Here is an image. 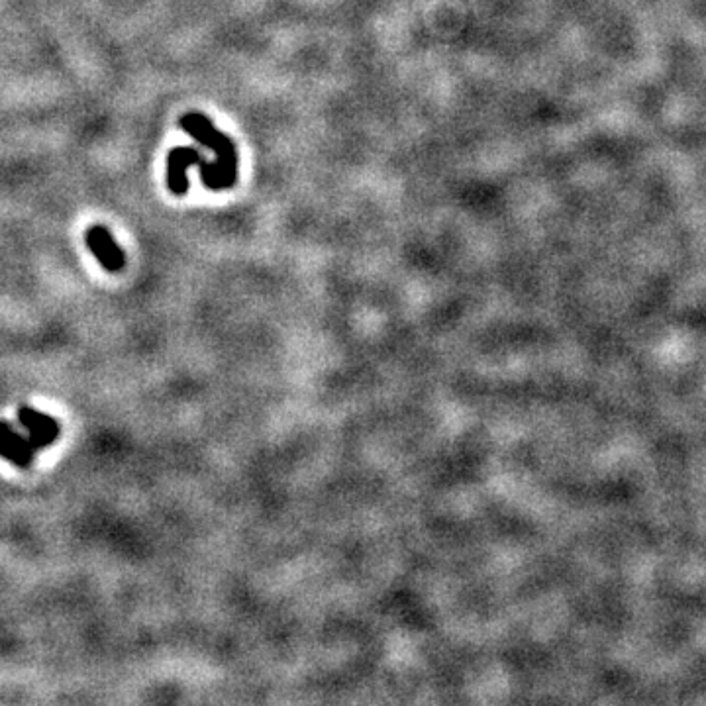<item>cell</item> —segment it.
I'll use <instances>...</instances> for the list:
<instances>
[{
    "mask_svg": "<svg viewBox=\"0 0 706 706\" xmlns=\"http://www.w3.org/2000/svg\"><path fill=\"white\" fill-rule=\"evenodd\" d=\"M191 167H199L201 181L210 191H228L238 179L230 177L218 163H208L195 148H175L167 155V187L175 197H183L189 191Z\"/></svg>",
    "mask_w": 706,
    "mask_h": 706,
    "instance_id": "cell-1",
    "label": "cell"
},
{
    "mask_svg": "<svg viewBox=\"0 0 706 706\" xmlns=\"http://www.w3.org/2000/svg\"><path fill=\"white\" fill-rule=\"evenodd\" d=\"M179 126L183 128V132L193 136L204 148L216 153V163L230 177L238 179L240 159H238L236 144L224 132H220L208 116H204L201 112H189V114L181 116Z\"/></svg>",
    "mask_w": 706,
    "mask_h": 706,
    "instance_id": "cell-2",
    "label": "cell"
},
{
    "mask_svg": "<svg viewBox=\"0 0 706 706\" xmlns=\"http://www.w3.org/2000/svg\"><path fill=\"white\" fill-rule=\"evenodd\" d=\"M85 244L106 271L120 273L124 269L126 255L104 226H91L85 232Z\"/></svg>",
    "mask_w": 706,
    "mask_h": 706,
    "instance_id": "cell-3",
    "label": "cell"
},
{
    "mask_svg": "<svg viewBox=\"0 0 706 706\" xmlns=\"http://www.w3.org/2000/svg\"><path fill=\"white\" fill-rule=\"evenodd\" d=\"M18 420L20 424L28 430V440L32 444V448L36 452L50 448L51 444L59 438V424L55 418H51L48 414H42L38 410H34L32 406H20L18 410Z\"/></svg>",
    "mask_w": 706,
    "mask_h": 706,
    "instance_id": "cell-4",
    "label": "cell"
},
{
    "mask_svg": "<svg viewBox=\"0 0 706 706\" xmlns=\"http://www.w3.org/2000/svg\"><path fill=\"white\" fill-rule=\"evenodd\" d=\"M0 432L12 442V446L22 454V457L24 459H28L30 463H34V455H36V450L32 448V444H30V440L28 438H24V436H20L18 432H14L12 430V426L8 424V422H4V420H0Z\"/></svg>",
    "mask_w": 706,
    "mask_h": 706,
    "instance_id": "cell-5",
    "label": "cell"
},
{
    "mask_svg": "<svg viewBox=\"0 0 706 706\" xmlns=\"http://www.w3.org/2000/svg\"><path fill=\"white\" fill-rule=\"evenodd\" d=\"M0 455L4 459H8L10 463H14L16 467H22V469H28L32 465L28 459L22 457V454L12 446V442L2 432H0Z\"/></svg>",
    "mask_w": 706,
    "mask_h": 706,
    "instance_id": "cell-6",
    "label": "cell"
}]
</instances>
